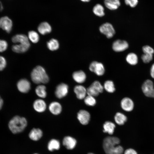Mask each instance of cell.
<instances>
[{"instance_id": "obj_1", "label": "cell", "mask_w": 154, "mask_h": 154, "mask_svg": "<svg viewBox=\"0 0 154 154\" xmlns=\"http://www.w3.org/2000/svg\"><path fill=\"white\" fill-rule=\"evenodd\" d=\"M120 140L117 137L108 136L103 141V147L106 154H122L123 149L118 145Z\"/></svg>"}, {"instance_id": "obj_2", "label": "cell", "mask_w": 154, "mask_h": 154, "mask_svg": "<svg viewBox=\"0 0 154 154\" xmlns=\"http://www.w3.org/2000/svg\"><path fill=\"white\" fill-rule=\"evenodd\" d=\"M27 121L23 117L16 116L13 117L8 123L9 129L13 134L23 131L26 127Z\"/></svg>"}, {"instance_id": "obj_3", "label": "cell", "mask_w": 154, "mask_h": 154, "mask_svg": "<svg viewBox=\"0 0 154 154\" xmlns=\"http://www.w3.org/2000/svg\"><path fill=\"white\" fill-rule=\"evenodd\" d=\"M31 78L32 81L36 84H45L49 81V78L44 68L38 66L35 68L31 73Z\"/></svg>"}, {"instance_id": "obj_4", "label": "cell", "mask_w": 154, "mask_h": 154, "mask_svg": "<svg viewBox=\"0 0 154 154\" xmlns=\"http://www.w3.org/2000/svg\"><path fill=\"white\" fill-rule=\"evenodd\" d=\"M103 89L104 87L100 82L96 81L93 82L87 88V94L94 97L96 96L100 93L103 92Z\"/></svg>"}, {"instance_id": "obj_5", "label": "cell", "mask_w": 154, "mask_h": 154, "mask_svg": "<svg viewBox=\"0 0 154 154\" xmlns=\"http://www.w3.org/2000/svg\"><path fill=\"white\" fill-rule=\"evenodd\" d=\"M142 90L144 94L147 97H152L154 90L153 83L151 80L147 79L143 83Z\"/></svg>"}, {"instance_id": "obj_6", "label": "cell", "mask_w": 154, "mask_h": 154, "mask_svg": "<svg viewBox=\"0 0 154 154\" xmlns=\"http://www.w3.org/2000/svg\"><path fill=\"white\" fill-rule=\"evenodd\" d=\"M100 30L108 38L112 37L115 33V30L112 25L108 23L102 25L100 27Z\"/></svg>"}, {"instance_id": "obj_7", "label": "cell", "mask_w": 154, "mask_h": 154, "mask_svg": "<svg viewBox=\"0 0 154 154\" xmlns=\"http://www.w3.org/2000/svg\"><path fill=\"white\" fill-rule=\"evenodd\" d=\"M68 86L66 84L61 83L56 87L55 94L57 98L61 99L67 95L68 91Z\"/></svg>"}, {"instance_id": "obj_8", "label": "cell", "mask_w": 154, "mask_h": 154, "mask_svg": "<svg viewBox=\"0 0 154 154\" xmlns=\"http://www.w3.org/2000/svg\"><path fill=\"white\" fill-rule=\"evenodd\" d=\"M12 27V21L8 17L5 16L0 19V28L7 33L11 32Z\"/></svg>"}, {"instance_id": "obj_9", "label": "cell", "mask_w": 154, "mask_h": 154, "mask_svg": "<svg viewBox=\"0 0 154 154\" xmlns=\"http://www.w3.org/2000/svg\"><path fill=\"white\" fill-rule=\"evenodd\" d=\"M89 69L98 76L103 75L105 71L104 68L103 64L96 61H94L90 64Z\"/></svg>"}, {"instance_id": "obj_10", "label": "cell", "mask_w": 154, "mask_h": 154, "mask_svg": "<svg viewBox=\"0 0 154 154\" xmlns=\"http://www.w3.org/2000/svg\"><path fill=\"white\" fill-rule=\"evenodd\" d=\"M17 87L21 92L26 93L29 92L31 89V84L29 81L26 79H22L17 83Z\"/></svg>"}, {"instance_id": "obj_11", "label": "cell", "mask_w": 154, "mask_h": 154, "mask_svg": "<svg viewBox=\"0 0 154 154\" xmlns=\"http://www.w3.org/2000/svg\"><path fill=\"white\" fill-rule=\"evenodd\" d=\"M128 47V44L126 41L120 40L115 41L112 45L114 50L117 52L123 51L127 49Z\"/></svg>"}, {"instance_id": "obj_12", "label": "cell", "mask_w": 154, "mask_h": 154, "mask_svg": "<svg viewBox=\"0 0 154 154\" xmlns=\"http://www.w3.org/2000/svg\"><path fill=\"white\" fill-rule=\"evenodd\" d=\"M11 40L14 43L19 45H30L28 37L23 34L14 35L12 37Z\"/></svg>"}, {"instance_id": "obj_13", "label": "cell", "mask_w": 154, "mask_h": 154, "mask_svg": "<svg viewBox=\"0 0 154 154\" xmlns=\"http://www.w3.org/2000/svg\"><path fill=\"white\" fill-rule=\"evenodd\" d=\"M77 117L81 123L83 125H86L89 122L90 116L87 111L81 110L78 112Z\"/></svg>"}, {"instance_id": "obj_14", "label": "cell", "mask_w": 154, "mask_h": 154, "mask_svg": "<svg viewBox=\"0 0 154 154\" xmlns=\"http://www.w3.org/2000/svg\"><path fill=\"white\" fill-rule=\"evenodd\" d=\"M121 106L123 110L129 112L133 110L134 107V104L131 99L128 97H125L121 100Z\"/></svg>"}, {"instance_id": "obj_15", "label": "cell", "mask_w": 154, "mask_h": 154, "mask_svg": "<svg viewBox=\"0 0 154 154\" xmlns=\"http://www.w3.org/2000/svg\"><path fill=\"white\" fill-rule=\"evenodd\" d=\"M33 106L34 109L37 112L42 113L44 112L46 107L45 102L40 99H37L34 102Z\"/></svg>"}, {"instance_id": "obj_16", "label": "cell", "mask_w": 154, "mask_h": 154, "mask_svg": "<svg viewBox=\"0 0 154 154\" xmlns=\"http://www.w3.org/2000/svg\"><path fill=\"white\" fill-rule=\"evenodd\" d=\"M63 145L68 149H72L76 146L77 141L74 138L70 136L65 137L63 139Z\"/></svg>"}, {"instance_id": "obj_17", "label": "cell", "mask_w": 154, "mask_h": 154, "mask_svg": "<svg viewBox=\"0 0 154 154\" xmlns=\"http://www.w3.org/2000/svg\"><path fill=\"white\" fill-rule=\"evenodd\" d=\"M74 90L77 98L80 100L84 99L87 94V89L82 85H76L74 87Z\"/></svg>"}, {"instance_id": "obj_18", "label": "cell", "mask_w": 154, "mask_h": 154, "mask_svg": "<svg viewBox=\"0 0 154 154\" xmlns=\"http://www.w3.org/2000/svg\"><path fill=\"white\" fill-rule=\"evenodd\" d=\"M48 109L50 112L54 115H58L62 111V107L61 104L58 102L54 101L49 104Z\"/></svg>"}, {"instance_id": "obj_19", "label": "cell", "mask_w": 154, "mask_h": 154, "mask_svg": "<svg viewBox=\"0 0 154 154\" xmlns=\"http://www.w3.org/2000/svg\"><path fill=\"white\" fill-rule=\"evenodd\" d=\"M72 77L76 82L82 83L85 81L86 76L83 71L79 70L74 72L72 74Z\"/></svg>"}, {"instance_id": "obj_20", "label": "cell", "mask_w": 154, "mask_h": 154, "mask_svg": "<svg viewBox=\"0 0 154 154\" xmlns=\"http://www.w3.org/2000/svg\"><path fill=\"white\" fill-rule=\"evenodd\" d=\"M105 6L110 10L117 9L120 5L119 0H104Z\"/></svg>"}, {"instance_id": "obj_21", "label": "cell", "mask_w": 154, "mask_h": 154, "mask_svg": "<svg viewBox=\"0 0 154 154\" xmlns=\"http://www.w3.org/2000/svg\"><path fill=\"white\" fill-rule=\"evenodd\" d=\"M39 32L42 35H45L50 33L52 30L50 25L46 22L41 23L38 27Z\"/></svg>"}, {"instance_id": "obj_22", "label": "cell", "mask_w": 154, "mask_h": 154, "mask_svg": "<svg viewBox=\"0 0 154 154\" xmlns=\"http://www.w3.org/2000/svg\"><path fill=\"white\" fill-rule=\"evenodd\" d=\"M42 132L39 128L33 129L29 134V138L32 140L36 141L39 140L42 137Z\"/></svg>"}, {"instance_id": "obj_23", "label": "cell", "mask_w": 154, "mask_h": 154, "mask_svg": "<svg viewBox=\"0 0 154 154\" xmlns=\"http://www.w3.org/2000/svg\"><path fill=\"white\" fill-rule=\"evenodd\" d=\"M116 127L115 124L110 121H106L103 124V131L110 135L113 134Z\"/></svg>"}, {"instance_id": "obj_24", "label": "cell", "mask_w": 154, "mask_h": 154, "mask_svg": "<svg viewBox=\"0 0 154 154\" xmlns=\"http://www.w3.org/2000/svg\"><path fill=\"white\" fill-rule=\"evenodd\" d=\"M30 45H19L16 44L12 47V50L16 53H22L27 51L30 47Z\"/></svg>"}, {"instance_id": "obj_25", "label": "cell", "mask_w": 154, "mask_h": 154, "mask_svg": "<svg viewBox=\"0 0 154 154\" xmlns=\"http://www.w3.org/2000/svg\"><path fill=\"white\" fill-rule=\"evenodd\" d=\"M35 92L37 95L41 98H45L47 96L46 86L42 84L39 85L36 88Z\"/></svg>"}, {"instance_id": "obj_26", "label": "cell", "mask_w": 154, "mask_h": 154, "mask_svg": "<svg viewBox=\"0 0 154 154\" xmlns=\"http://www.w3.org/2000/svg\"><path fill=\"white\" fill-rule=\"evenodd\" d=\"M126 60L127 63L132 65H136L138 61L137 55L133 52L129 53L126 56Z\"/></svg>"}, {"instance_id": "obj_27", "label": "cell", "mask_w": 154, "mask_h": 154, "mask_svg": "<svg viewBox=\"0 0 154 154\" xmlns=\"http://www.w3.org/2000/svg\"><path fill=\"white\" fill-rule=\"evenodd\" d=\"M127 117L122 113L117 112L115 115L114 120L116 122L118 125H122L126 121Z\"/></svg>"}, {"instance_id": "obj_28", "label": "cell", "mask_w": 154, "mask_h": 154, "mask_svg": "<svg viewBox=\"0 0 154 154\" xmlns=\"http://www.w3.org/2000/svg\"><path fill=\"white\" fill-rule=\"evenodd\" d=\"M93 11L96 15L100 17L104 16L105 14L104 7L100 4H97L94 6Z\"/></svg>"}, {"instance_id": "obj_29", "label": "cell", "mask_w": 154, "mask_h": 154, "mask_svg": "<svg viewBox=\"0 0 154 154\" xmlns=\"http://www.w3.org/2000/svg\"><path fill=\"white\" fill-rule=\"evenodd\" d=\"M60 148V142L56 139H51L48 144V148L50 151H52L54 150H58Z\"/></svg>"}, {"instance_id": "obj_30", "label": "cell", "mask_w": 154, "mask_h": 154, "mask_svg": "<svg viewBox=\"0 0 154 154\" xmlns=\"http://www.w3.org/2000/svg\"><path fill=\"white\" fill-rule=\"evenodd\" d=\"M47 46L49 49L52 51H54L58 48L59 43L57 40L52 38L47 42Z\"/></svg>"}, {"instance_id": "obj_31", "label": "cell", "mask_w": 154, "mask_h": 154, "mask_svg": "<svg viewBox=\"0 0 154 154\" xmlns=\"http://www.w3.org/2000/svg\"><path fill=\"white\" fill-rule=\"evenodd\" d=\"M28 37L29 40L33 43L37 42L39 39L38 34L34 31H30L29 32Z\"/></svg>"}, {"instance_id": "obj_32", "label": "cell", "mask_w": 154, "mask_h": 154, "mask_svg": "<svg viewBox=\"0 0 154 154\" xmlns=\"http://www.w3.org/2000/svg\"><path fill=\"white\" fill-rule=\"evenodd\" d=\"M104 87L107 92L109 93H113L115 90L114 83L111 80L106 81L104 83Z\"/></svg>"}, {"instance_id": "obj_33", "label": "cell", "mask_w": 154, "mask_h": 154, "mask_svg": "<svg viewBox=\"0 0 154 154\" xmlns=\"http://www.w3.org/2000/svg\"><path fill=\"white\" fill-rule=\"evenodd\" d=\"M84 99V102L85 104L89 106H93L96 103V101L94 97L88 95L86 96Z\"/></svg>"}, {"instance_id": "obj_34", "label": "cell", "mask_w": 154, "mask_h": 154, "mask_svg": "<svg viewBox=\"0 0 154 154\" xmlns=\"http://www.w3.org/2000/svg\"><path fill=\"white\" fill-rule=\"evenodd\" d=\"M141 59L144 63H149L152 60L153 54L143 53L141 56Z\"/></svg>"}, {"instance_id": "obj_35", "label": "cell", "mask_w": 154, "mask_h": 154, "mask_svg": "<svg viewBox=\"0 0 154 154\" xmlns=\"http://www.w3.org/2000/svg\"><path fill=\"white\" fill-rule=\"evenodd\" d=\"M142 50L144 54H153L154 53V49L151 46L146 45L142 47Z\"/></svg>"}, {"instance_id": "obj_36", "label": "cell", "mask_w": 154, "mask_h": 154, "mask_svg": "<svg viewBox=\"0 0 154 154\" xmlns=\"http://www.w3.org/2000/svg\"><path fill=\"white\" fill-rule=\"evenodd\" d=\"M8 46V43L6 40L0 39V52H3L5 51Z\"/></svg>"}, {"instance_id": "obj_37", "label": "cell", "mask_w": 154, "mask_h": 154, "mask_svg": "<svg viewBox=\"0 0 154 154\" xmlns=\"http://www.w3.org/2000/svg\"><path fill=\"white\" fill-rule=\"evenodd\" d=\"M124 1L126 5L132 8L135 7L138 3V0H124Z\"/></svg>"}, {"instance_id": "obj_38", "label": "cell", "mask_w": 154, "mask_h": 154, "mask_svg": "<svg viewBox=\"0 0 154 154\" xmlns=\"http://www.w3.org/2000/svg\"><path fill=\"white\" fill-rule=\"evenodd\" d=\"M6 65L5 58L3 56H0V71L3 70L5 68Z\"/></svg>"}, {"instance_id": "obj_39", "label": "cell", "mask_w": 154, "mask_h": 154, "mask_svg": "<svg viewBox=\"0 0 154 154\" xmlns=\"http://www.w3.org/2000/svg\"><path fill=\"white\" fill-rule=\"evenodd\" d=\"M124 154H138V153L135 149L132 148H129L125 151Z\"/></svg>"}, {"instance_id": "obj_40", "label": "cell", "mask_w": 154, "mask_h": 154, "mask_svg": "<svg viewBox=\"0 0 154 154\" xmlns=\"http://www.w3.org/2000/svg\"><path fill=\"white\" fill-rule=\"evenodd\" d=\"M150 74L151 77L154 79V63L152 65L150 70Z\"/></svg>"}, {"instance_id": "obj_41", "label": "cell", "mask_w": 154, "mask_h": 154, "mask_svg": "<svg viewBox=\"0 0 154 154\" xmlns=\"http://www.w3.org/2000/svg\"><path fill=\"white\" fill-rule=\"evenodd\" d=\"M3 104V99L0 96V110L1 109Z\"/></svg>"}, {"instance_id": "obj_42", "label": "cell", "mask_w": 154, "mask_h": 154, "mask_svg": "<svg viewBox=\"0 0 154 154\" xmlns=\"http://www.w3.org/2000/svg\"><path fill=\"white\" fill-rule=\"evenodd\" d=\"M80 0L82 2H88L90 1V0Z\"/></svg>"}, {"instance_id": "obj_43", "label": "cell", "mask_w": 154, "mask_h": 154, "mask_svg": "<svg viewBox=\"0 0 154 154\" xmlns=\"http://www.w3.org/2000/svg\"><path fill=\"white\" fill-rule=\"evenodd\" d=\"M151 98H154V90Z\"/></svg>"}, {"instance_id": "obj_44", "label": "cell", "mask_w": 154, "mask_h": 154, "mask_svg": "<svg viewBox=\"0 0 154 154\" xmlns=\"http://www.w3.org/2000/svg\"><path fill=\"white\" fill-rule=\"evenodd\" d=\"M88 154H94L93 153H88Z\"/></svg>"}, {"instance_id": "obj_45", "label": "cell", "mask_w": 154, "mask_h": 154, "mask_svg": "<svg viewBox=\"0 0 154 154\" xmlns=\"http://www.w3.org/2000/svg\"><path fill=\"white\" fill-rule=\"evenodd\" d=\"M37 154V153H35V154Z\"/></svg>"}]
</instances>
